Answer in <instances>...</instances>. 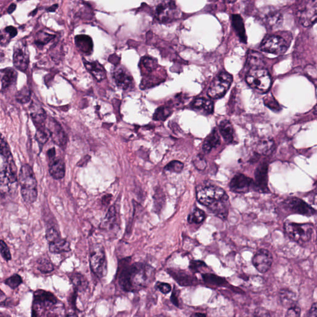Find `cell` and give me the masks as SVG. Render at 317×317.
Here are the masks:
<instances>
[{
    "mask_svg": "<svg viewBox=\"0 0 317 317\" xmlns=\"http://www.w3.org/2000/svg\"><path fill=\"white\" fill-rule=\"evenodd\" d=\"M32 107L34 108L31 107V117L37 131H45V121L47 117L44 109L36 104H32Z\"/></svg>",
    "mask_w": 317,
    "mask_h": 317,
    "instance_id": "obj_20",
    "label": "cell"
},
{
    "mask_svg": "<svg viewBox=\"0 0 317 317\" xmlns=\"http://www.w3.org/2000/svg\"><path fill=\"white\" fill-rule=\"evenodd\" d=\"M116 215H117V213H116V209L115 206H111L109 208L108 212L106 214V218L104 219V225L105 226H110L115 223L116 220Z\"/></svg>",
    "mask_w": 317,
    "mask_h": 317,
    "instance_id": "obj_40",
    "label": "cell"
},
{
    "mask_svg": "<svg viewBox=\"0 0 317 317\" xmlns=\"http://www.w3.org/2000/svg\"><path fill=\"white\" fill-rule=\"evenodd\" d=\"M280 300H281L282 304H283L284 306H289L291 307L295 305L293 304V294L291 292L282 291L281 293H280Z\"/></svg>",
    "mask_w": 317,
    "mask_h": 317,
    "instance_id": "obj_39",
    "label": "cell"
},
{
    "mask_svg": "<svg viewBox=\"0 0 317 317\" xmlns=\"http://www.w3.org/2000/svg\"><path fill=\"white\" fill-rule=\"evenodd\" d=\"M38 270L43 273H49L54 270L53 264L50 260L42 258L37 261Z\"/></svg>",
    "mask_w": 317,
    "mask_h": 317,
    "instance_id": "obj_37",
    "label": "cell"
},
{
    "mask_svg": "<svg viewBox=\"0 0 317 317\" xmlns=\"http://www.w3.org/2000/svg\"><path fill=\"white\" fill-rule=\"evenodd\" d=\"M70 280L76 292L84 291L88 287L89 283L87 280L81 274H72L70 276Z\"/></svg>",
    "mask_w": 317,
    "mask_h": 317,
    "instance_id": "obj_31",
    "label": "cell"
},
{
    "mask_svg": "<svg viewBox=\"0 0 317 317\" xmlns=\"http://www.w3.org/2000/svg\"><path fill=\"white\" fill-rule=\"evenodd\" d=\"M264 104L266 106L270 108L271 110L279 111L280 110V107L278 102L276 101L275 98L273 96H266L264 98Z\"/></svg>",
    "mask_w": 317,
    "mask_h": 317,
    "instance_id": "obj_43",
    "label": "cell"
},
{
    "mask_svg": "<svg viewBox=\"0 0 317 317\" xmlns=\"http://www.w3.org/2000/svg\"><path fill=\"white\" fill-rule=\"evenodd\" d=\"M1 91L8 90L15 85L17 81L18 74L13 68H6L1 71Z\"/></svg>",
    "mask_w": 317,
    "mask_h": 317,
    "instance_id": "obj_25",
    "label": "cell"
},
{
    "mask_svg": "<svg viewBox=\"0 0 317 317\" xmlns=\"http://www.w3.org/2000/svg\"><path fill=\"white\" fill-rule=\"evenodd\" d=\"M155 17L161 22H170L179 15L176 3L172 1L159 2L154 10Z\"/></svg>",
    "mask_w": 317,
    "mask_h": 317,
    "instance_id": "obj_9",
    "label": "cell"
},
{
    "mask_svg": "<svg viewBox=\"0 0 317 317\" xmlns=\"http://www.w3.org/2000/svg\"><path fill=\"white\" fill-rule=\"evenodd\" d=\"M13 64L17 70L26 72L29 64L28 50L24 45H17L13 54Z\"/></svg>",
    "mask_w": 317,
    "mask_h": 317,
    "instance_id": "obj_19",
    "label": "cell"
},
{
    "mask_svg": "<svg viewBox=\"0 0 317 317\" xmlns=\"http://www.w3.org/2000/svg\"><path fill=\"white\" fill-rule=\"evenodd\" d=\"M190 317H206L205 314L202 313H195L191 315Z\"/></svg>",
    "mask_w": 317,
    "mask_h": 317,
    "instance_id": "obj_57",
    "label": "cell"
},
{
    "mask_svg": "<svg viewBox=\"0 0 317 317\" xmlns=\"http://www.w3.org/2000/svg\"><path fill=\"white\" fill-rule=\"evenodd\" d=\"M309 317H317V302L312 305L309 311Z\"/></svg>",
    "mask_w": 317,
    "mask_h": 317,
    "instance_id": "obj_53",
    "label": "cell"
},
{
    "mask_svg": "<svg viewBox=\"0 0 317 317\" xmlns=\"http://www.w3.org/2000/svg\"><path fill=\"white\" fill-rule=\"evenodd\" d=\"M75 44L82 53L90 56L93 52V44L92 38L87 35H77L75 38Z\"/></svg>",
    "mask_w": 317,
    "mask_h": 317,
    "instance_id": "obj_23",
    "label": "cell"
},
{
    "mask_svg": "<svg viewBox=\"0 0 317 317\" xmlns=\"http://www.w3.org/2000/svg\"><path fill=\"white\" fill-rule=\"evenodd\" d=\"M65 317H77V316L76 314L72 313L68 314Z\"/></svg>",
    "mask_w": 317,
    "mask_h": 317,
    "instance_id": "obj_58",
    "label": "cell"
},
{
    "mask_svg": "<svg viewBox=\"0 0 317 317\" xmlns=\"http://www.w3.org/2000/svg\"><path fill=\"white\" fill-rule=\"evenodd\" d=\"M193 163L195 164V168H197L198 169L201 170H204L205 168L206 167V161L202 157L200 156H197L196 157L195 161H194Z\"/></svg>",
    "mask_w": 317,
    "mask_h": 317,
    "instance_id": "obj_48",
    "label": "cell"
},
{
    "mask_svg": "<svg viewBox=\"0 0 317 317\" xmlns=\"http://www.w3.org/2000/svg\"><path fill=\"white\" fill-rule=\"evenodd\" d=\"M184 168V164L179 161H172L166 166L165 170L170 172L181 173Z\"/></svg>",
    "mask_w": 317,
    "mask_h": 317,
    "instance_id": "obj_38",
    "label": "cell"
},
{
    "mask_svg": "<svg viewBox=\"0 0 317 317\" xmlns=\"http://www.w3.org/2000/svg\"><path fill=\"white\" fill-rule=\"evenodd\" d=\"M313 112L317 115V105L314 107Z\"/></svg>",
    "mask_w": 317,
    "mask_h": 317,
    "instance_id": "obj_60",
    "label": "cell"
},
{
    "mask_svg": "<svg viewBox=\"0 0 317 317\" xmlns=\"http://www.w3.org/2000/svg\"><path fill=\"white\" fill-rule=\"evenodd\" d=\"M83 61L86 69L97 81L100 82L106 79V70L97 61H88L84 58Z\"/></svg>",
    "mask_w": 317,
    "mask_h": 317,
    "instance_id": "obj_22",
    "label": "cell"
},
{
    "mask_svg": "<svg viewBox=\"0 0 317 317\" xmlns=\"http://www.w3.org/2000/svg\"><path fill=\"white\" fill-rule=\"evenodd\" d=\"M261 49L262 51L275 55H281L287 49L286 41L280 36H268L262 41Z\"/></svg>",
    "mask_w": 317,
    "mask_h": 317,
    "instance_id": "obj_13",
    "label": "cell"
},
{
    "mask_svg": "<svg viewBox=\"0 0 317 317\" xmlns=\"http://www.w3.org/2000/svg\"><path fill=\"white\" fill-rule=\"evenodd\" d=\"M47 127L52 141L64 149L67 145L68 138L61 125L56 119L50 117L48 119Z\"/></svg>",
    "mask_w": 317,
    "mask_h": 317,
    "instance_id": "obj_14",
    "label": "cell"
},
{
    "mask_svg": "<svg viewBox=\"0 0 317 317\" xmlns=\"http://www.w3.org/2000/svg\"><path fill=\"white\" fill-rule=\"evenodd\" d=\"M59 238H60V234H59L58 230H56L54 227H49L47 229L46 239L49 243L52 242Z\"/></svg>",
    "mask_w": 317,
    "mask_h": 317,
    "instance_id": "obj_42",
    "label": "cell"
},
{
    "mask_svg": "<svg viewBox=\"0 0 317 317\" xmlns=\"http://www.w3.org/2000/svg\"><path fill=\"white\" fill-rule=\"evenodd\" d=\"M4 32L8 34L10 38L16 37L18 34L17 29L13 26H8L4 29Z\"/></svg>",
    "mask_w": 317,
    "mask_h": 317,
    "instance_id": "obj_51",
    "label": "cell"
},
{
    "mask_svg": "<svg viewBox=\"0 0 317 317\" xmlns=\"http://www.w3.org/2000/svg\"><path fill=\"white\" fill-rule=\"evenodd\" d=\"M221 145V138L217 130L214 129L205 139L202 149L205 153L208 154L212 149Z\"/></svg>",
    "mask_w": 317,
    "mask_h": 317,
    "instance_id": "obj_26",
    "label": "cell"
},
{
    "mask_svg": "<svg viewBox=\"0 0 317 317\" xmlns=\"http://www.w3.org/2000/svg\"><path fill=\"white\" fill-rule=\"evenodd\" d=\"M19 182L20 193L24 202L33 204L37 198V182L33 168L29 164H23L20 168Z\"/></svg>",
    "mask_w": 317,
    "mask_h": 317,
    "instance_id": "obj_3",
    "label": "cell"
},
{
    "mask_svg": "<svg viewBox=\"0 0 317 317\" xmlns=\"http://www.w3.org/2000/svg\"><path fill=\"white\" fill-rule=\"evenodd\" d=\"M219 129H220L221 136L224 138L225 142L228 144L233 142L234 136V128L229 120H224L221 121L220 125H219Z\"/></svg>",
    "mask_w": 317,
    "mask_h": 317,
    "instance_id": "obj_28",
    "label": "cell"
},
{
    "mask_svg": "<svg viewBox=\"0 0 317 317\" xmlns=\"http://www.w3.org/2000/svg\"><path fill=\"white\" fill-rule=\"evenodd\" d=\"M252 263L257 270L261 273L270 270L273 263V256L268 250L261 249L255 254Z\"/></svg>",
    "mask_w": 317,
    "mask_h": 317,
    "instance_id": "obj_18",
    "label": "cell"
},
{
    "mask_svg": "<svg viewBox=\"0 0 317 317\" xmlns=\"http://www.w3.org/2000/svg\"><path fill=\"white\" fill-rule=\"evenodd\" d=\"M231 22L232 27H234L239 39L242 42L246 44L247 38V36H246L245 28L242 18L239 15H233L232 16Z\"/></svg>",
    "mask_w": 317,
    "mask_h": 317,
    "instance_id": "obj_27",
    "label": "cell"
},
{
    "mask_svg": "<svg viewBox=\"0 0 317 317\" xmlns=\"http://www.w3.org/2000/svg\"><path fill=\"white\" fill-rule=\"evenodd\" d=\"M247 65L249 66L250 70L263 68L264 65L263 56L259 52L250 50L248 54Z\"/></svg>",
    "mask_w": 317,
    "mask_h": 317,
    "instance_id": "obj_29",
    "label": "cell"
},
{
    "mask_svg": "<svg viewBox=\"0 0 317 317\" xmlns=\"http://www.w3.org/2000/svg\"><path fill=\"white\" fill-rule=\"evenodd\" d=\"M31 97V91L27 87H24L18 91L17 94H16V99L17 102L20 104H26L27 102L30 101Z\"/></svg>",
    "mask_w": 317,
    "mask_h": 317,
    "instance_id": "obj_36",
    "label": "cell"
},
{
    "mask_svg": "<svg viewBox=\"0 0 317 317\" xmlns=\"http://www.w3.org/2000/svg\"><path fill=\"white\" fill-rule=\"evenodd\" d=\"M7 286L10 287L11 289H17L19 287L20 284L22 283V280L21 277L18 275H14L4 281Z\"/></svg>",
    "mask_w": 317,
    "mask_h": 317,
    "instance_id": "obj_41",
    "label": "cell"
},
{
    "mask_svg": "<svg viewBox=\"0 0 317 317\" xmlns=\"http://www.w3.org/2000/svg\"><path fill=\"white\" fill-rule=\"evenodd\" d=\"M197 198L200 204L223 220H226L229 213V197L220 186H205L197 190Z\"/></svg>",
    "mask_w": 317,
    "mask_h": 317,
    "instance_id": "obj_1",
    "label": "cell"
},
{
    "mask_svg": "<svg viewBox=\"0 0 317 317\" xmlns=\"http://www.w3.org/2000/svg\"><path fill=\"white\" fill-rule=\"evenodd\" d=\"M191 107L205 115H210L213 112L214 103L206 98L198 97L191 102Z\"/></svg>",
    "mask_w": 317,
    "mask_h": 317,
    "instance_id": "obj_21",
    "label": "cell"
},
{
    "mask_svg": "<svg viewBox=\"0 0 317 317\" xmlns=\"http://www.w3.org/2000/svg\"><path fill=\"white\" fill-rule=\"evenodd\" d=\"M16 8H17V4L15 3L11 4L10 6L8 7V10H7V12L8 14L13 13L16 10Z\"/></svg>",
    "mask_w": 317,
    "mask_h": 317,
    "instance_id": "obj_55",
    "label": "cell"
},
{
    "mask_svg": "<svg viewBox=\"0 0 317 317\" xmlns=\"http://www.w3.org/2000/svg\"><path fill=\"white\" fill-rule=\"evenodd\" d=\"M36 139L40 145V147H42L49 140V136H48L45 131H37L36 134Z\"/></svg>",
    "mask_w": 317,
    "mask_h": 317,
    "instance_id": "obj_44",
    "label": "cell"
},
{
    "mask_svg": "<svg viewBox=\"0 0 317 317\" xmlns=\"http://www.w3.org/2000/svg\"><path fill=\"white\" fill-rule=\"evenodd\" d=\"M47 154L49 161L52 160V159L56 158V148H52L51 149L48 150Z\"/></svg>",
    "mask_w": 317,
    "mask_h": 317,
    "instance_id": "obj_54",
    "label": "cell"
},
{
    "mask_svg": "<svg viewBox=\"0 0 317 317\" xmlns=\"http://www.w3.org/2000/svg\"><path fill=\"white\" fill-rule=\"evenodd\" d=\"M154 197V207H156V210H160L161 207L163 206L164 205L162 203L165 202V197H164V195L163 194V191H159V197L158 191H156Z\"/></svg>",
    "mask_w": 317,
    "mask_h": 317,
    "instance_id": "obj_45",
    "label": "cell"
},
{
    "mask_svg": "<svg viewBox=\"0 0 317 317\" xmlns=\"http://www.w3.org/2000/svg\"><path fill=\"white\" fill-rule=\"evenodd\" d=\"M151 268L136 263L123 269L118 278L120 286L125 291L135 292L147 287L151 279Z\"/></svg>",
    "mask_w": 317,
    "mask_h": 317,
    "instance_id": "obj_2",
    "label": "cell"
},
{
    "mask_svg": "<svg viewBox=\"0 0 317 317\" xmlns=\"http://www.w3.org/2000/svg\"><path fill=\"white\" fill-rule=\"evenodd\" d=\"M37 9H36V10H34L32 12L30 15L31 16H34L36 15V13H37Z\"/></svg>",
    "mask_w": 317,
    "mask_h": 317,
    "instance_id": "obj_59",
    "label": "cell"
},
{
    "mask_svg": "<svg viewBox=\"0 0 317 317\" xmlns=\"http://www.w3.org/2000/svg\"><path fill=\"white\" fill-rule=\"evenodd\" d=\"M49 251L52 254H61L71 251L69 242L62 238H59L56 241L49 243Z\"/></svg>",
    "mask_w": 317,
    "mask_h": 317,
    "instance_id": "obj_30",
    "label": "cell"
},
{
    "mask_svg": "<svg viewBox=\"0 0 317 317\" xmlns=\"http://www.w3.org/2000/svg\"><path fill=\"white\" fill-rule=\"evenodd\" d=\"M172 109L169 106H163L159 107L154 114L153 118L155 120L164 121L172 115Z\"/></svg>",
    "mask_w": 317,
    "mask_h": 317,
    "instance_id": "obj_34",
    "label": "cell"
},
{
    "mask_svg": "<svg viewBox=\"0 0 317 317\" xmlns=\"http://www.w3.org/2000/svg\"></svg>",
    "mask_w": 317,
    "mask_h": 317,
    "instance_id": "obj_62",
    "label": "cell"
},
{
    "mask_svg": "<svg viewBox=\"0 0 317 317\" xmlns=\"http://www.w3.org/2000/svg\"><path fill=\"white\" fill-rule=\"evenodd\" d=\"M274 148H275L274 141L268 138L260 141L258 144L257 150L258 153L268 156L272 153Z\"/></svg>",
    "mask_w": 317,
    "mask_h": 317,
    "instance_id": "obj_32",
    "label": "cell"
},
{
    "mask_svg": "<svg viewBox=\"0 0 317 317\" xmlns=\"http://www.w3.org/2000/svg\"><path fill=\"white\" fill-rule=\"evenodd\" d=\"M298 17L300 23L309 27L317 20V1H308L299 7Z\"/></svg>",
    "mask_w": 317,
    "mask_h": 317,
    "instance_id": "obj_12",
    "label": "cell"
},
{
    "mask_svg": "<svg viewBox=\"0 0 317 317\" xmlns=\"http://www.w3.org/2000/svg\"><path fill=\"white\" fill-rule=\"evenodd\" d=\"M254 317H271L268 311L263 308H258L255 311Z\"/></svg>",
    "mask_w": 317,
    "mask_h": 317,
    "instance_id": "obj_50",
    "label": "cell"
},
{
    "mask_svg": "<svg viewBox=\"0 0 317 317\" xmlns=\"http://www.w3.org/2000/svg\"><path fill=\"white\" fill-rule=\"evenodd\" d=\"M90 158V156H88V155L87 156H84L80 161H79V163H77V165L79 167H84V166H86V164H88Z\"/></svg>",
    "mask_w": 317,
    "mask_h": 317,
    "instance_id": "obj_52",
    "label": "cell"
},
{
    "mask_svg": "<svg viewBox=\"0 0 317 317\" xmlns=\"http://www.w3.org/2000/svg\"><path fill=\"white\" fill-rule=\"evenodd\" d=\"M268 164L262 163L255 172V190L261 193L269 192L268 186Z\"/></svg>",
    "mask_w": 317,
    "mask_h": 317,
    "instance_id": "obj_17",
    "label": "cell"
},
{
    "mask_svg": "<svg viewBox=\"0 0 317 317\" xmlns=\"http://www.w3.org/2000/svg\"><path fill=\"white\" fill-rule=\"evenodd\" d=\"M58 8V4H53V5L50 6V8L47 9V11L48 12H54V11H56V9Z\"/></svg>",
    "mask_w": 317,
    "mask_h": 317,
    "instance_id": "obj_56",
    "label": "cell"
},
{
    "mask_svg": "<svg viewBox=\"0 0 317 317\" xmlns=\"http://www.w3.org/2000/svg\"><path fill=\"white\" fill-rule=\"evenodd\" d=\"M112 77L118 88L124 90H130L134 87L133 77L124 67H116L113 70Z\"/></svg>",
    "mask_w": 317,
    "mask_h": 317,
    "instance_id": "obj_16",
    "label": "cell"
},
{
    "mask_svg": "<svg viewBox=\"0 0 317 317\" xmlns=\"http://www.w3.org/2000/svg\"><path fill=\"white\" fill-rule=\"evenodd\" d=\"M49 173L56 180L62 179L65 175V164L62 159L54 158L49 161Z\"/></svg>",
    "mask_w": 317,
    "mask_h": 317,
    "instance_id": "obj_24",
    "label": "cell"
},
{
    "mask_svg": "<svg viewBox=\"0 0 317 317\" xmlns=\"http://www.w3.org/2000/svg\"><path fill=\"white\" fill-rule=\"evenodd\" d=\"M1 166V174H0V182H1V193L9 188L10 184L16 183L18 181L17 168L14 161L13 155L8 157H2Z\"/></svg>",
    "mask_w": 317,
    "mask_h": 317,
    "instance_id": "obj_7",
    "label": "cell"
},
{
    "mask_svg": "<svg viewBox=\"0 0 317 317\" xmlns=\"http://www.w3.org/2000/svg\"><path fill=\"white\" fill-rule=\"evenodd\" d=\"M91 270L97 278L106 277L107 273V261L106 252L101 245L93 246L90 255Z\"/></svg>",
    "mask_w": 317,
    "mask_h": 317,
    "instance_id": "obj_6",
    "label": "cell"
},
{
    "mask_svg": "<svg viewBox=\"0 0 317 317\" xmlns=\"http://www.w3.org/2000/svg\"><path fill=\"white\" fill-rule=\"evenodd\" d=\"M156 287L157 289H159L163 294L169 293L171 291L170 285L168 283H164V282H157Z\"/></svg>",
    "mask_w": 317,
    "mask_h": 317,
    "instance_id": "obj_49",
    "label": "cell"
},
{
    "mask_svg": "<svg viewBox=\"0 0 317 317\" xmlns=\"http://www.w3.org/2000/svg\"><path fill=\"white\" fill-rule=\"evenodd\" d=\"M233 81V77L229 73L221 72L216 76L207 90V95L214 99L223 97L227 92Z\"/></svg>",
    "mask_w": 317,
    "mask_h": 317,
    "instance_id": "obj_5",
    "label": "cell"
},
{
    "mask_svg": "<svg viewBox=\"0 0 317 317\" xmlns=\"http://www.w3.org/2000/svg\"><path fill=\"white\" fill-rule=\"evenodd\" d=\"M284 230L292 240L298 243H305L311 240L314 229L311 224H298L286 221Z\"/></svg>",
    "mask_w": 317,
    "mask_h": 317,
    "instance_id": "obj_4",
    "label": "cell"
},
{
    "mask_svg": "<svg viewBox=\"0 0 317 317\" xmlns=\"http://www.w3.org/2000/svg\"><path fill=\"white\" fill-rule=\"evenodd\" d=\"M300 309L298 305H294L289 308L287 312L286 317H300Z\"/></svg>",
    "mask_w": 317,
    "mask_h": 317,
    "instance_id": "obj_47",
    "label": "cell"
},
{
    "mask_svg": "<svg viewBox=\"0 0 317 317\" xmlns=\"http://www.w3.org/2000/svg\"><path fill=\"white\" fill-rule=\"evenodd\" d=\"M163 317V316H160V317Z\"/></svg>",
    "mask_w": 317,
    "mask_h": 317,
    "instance_id": "obj_61",
    "label": "cell"
},
{
    "mask_svg": "<svg viewBox=\"0 0 317 317\" xmlns=\"http://www.w3.org/2000/svg\"><path fill=\"white\" fill-rule=\"evenodd\" d=\"M246 81L251 87L261 92H266L271 84L270 75L264 68L250 70L246 76Z\"/></svg>",
    "mask_w": 317,
    "mask_h": 317,
    "instance_id": "obj_8",
    "label": "cell"
},
{
    "mask_svg": "<svg viewBox=\"0 0 317 317\" xmlns=\"http://www.w3.org/2000/svg\"><path fill=\"white\" fill-rule=\"evenodd\" d=\"M206 218V214L202 209L195 207L189 214L188 221L190 224H200L204 222Z\"/></svg>",
    "mask_w": 317,
    "mask_h": 317,
    "instance_id": "obj_33",
    "label": "cell"
},
{
    "mask_svg": "<svg viewBox=\"0 0 317 317\" xmlns=\"http://www.w3.org/2000/svg\"><path fill=\"white\" fill-rule=\"evenodd\" d=\"M230 190L237 193H246L255 190V181L242 174L235 175L230 182Z\"/></svg>",
    "mask_w": 317,
    "mask_h": 317,
    "instance_id": "obj_15",
    "label": "cell"
},
{
    "mask_svg": "<svg viewBox=\"0 0 317 317\" xmlns=\"http://www.w3.org/2000/svg\"><path fill=\"white\" fill-rule=\"evenodd\" d=\"M0 247H1V256L3 258L4 260H5L7 261H11V254L10 248H9L8 245H6V243L3 240L1 241Z\"/></svg>",
    "mask_w": 317,
    "mask_h": 317,
    "instance_id": "obj_46",
    "label": "cell"
},
{
    "mask_svg": "<svg viewBox=\"0 0 317 317\" xmlns=\"http://www.w3.org/2000/svg\"><path fill=\"white\" fill-rule=\"evenodd\" d=\"M282 208L287 213L298 214L311 216L316 213L310 205L300 198L293 197L287 198L282 204Z\"/></svg>",
    "mask_w": 317,
    "mask_h": 317,
    "instance_id": "obj_11",
    "label": "cell"
},
{
    "mask_svg": "<svg viewBox=\"0 0 317 317\" xmlns=\"http://www.w3.org/2000/svg\"><path fill=\"white\" fill-rule=\"evenodd\" d=\"M56 37L54 34H50L46 32L40 31L36 36L35 44L38 47H44L45 45L49 43L50 41L53 40Z\"/></svg>",
    "mask_w": 317,
    "mask_h": 317,
    "instance_id": "obj_35",
    "label": "cell"
},
{
    "mask_svg": "<svg viewBox=\"0 0 317 317\" xmlns=\"http://www.w3.org/2000/svg\"><path fill=\"white\" fill-rule=\"evenodd\" d=\"M259 18L262 24L271 29H278L283 22V17L279 10L274 7L262 8L259 13Z\"/></svg>",
    "mask_w": 317,
    "mask_h": 317,
    "instance_id": "obj_10",
    "label": "cell"
}]
</instances>
